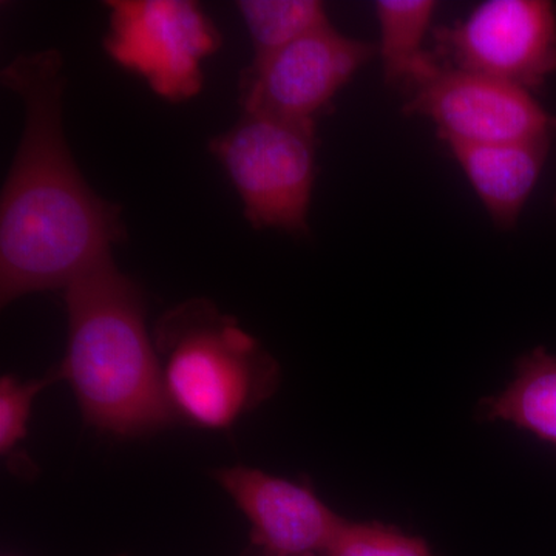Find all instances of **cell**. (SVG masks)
<instances>
[{
	"label": "cell",
	"mask_w": 556,
	"mask_h": 556,
	"mask_svg": "<svg viewBox=\"0 0 556 556\" xmlns=\"http://www.w3.org/2000/svg\"><path fill=\"white\" fill-rule=\"evenodd\" d=\"M2 84L24 101L25 129L0 201V300L65 289L112 260L119 207L83 178L62 127L65 78L56 50L21 54Z\"/></svg>",
	"instance_id": "obj_1"
},
{
	"label": "cell",
	"mask_w": 556,
	"mask_h": 556,
	"mask_svg": "<svg viewBox=\"0 0 556 556\" xmlns=\"http://www.w3.org/2000/svg\"><path fill=\"white\" fill-rule=\"evenodd\" d=\"M554 203H555V208H556V195H555V199H554Z\"/></svg>",
	"instance_id": "obj_16"
},
{
	"label": "cell",
	"mask_w": 556,
	"mask_h": 556,
	"mask_svg": "<svg viewBox=\"0 0 556 556\" xmlns=\"http://www.w3.org/2000/svg\"><path fill=\"white\" fill-rule=\"evenodd\" d=\"M551 146L552 138L500 144L447 142L457 166L501 230L517 228L522 208L546 166Z\"/></svg>",
	"instance_id": "obj_10"
},
{
	"label": "cell",
	"mask_w": 556,
	"mask_h": 556,
	"mask_svg": "<svg viewBox=\"0 0 556 556\" xmlns=\"http://www.w3.org/2000/svg\"><path fill=\"white\" fill-rule=\"evenodd\" d=\"M321 556H433L419 538L382 525H346Z\"/></svg>",
	"instance_id": "obj_14"
},
{
	"label": "cell",
	"mask_w": 556,
	"mask_h": 556,
	"mask_svg": "<svg viewBox=\"0 0 556 556\" xmlns=\"http://www.w3.org/2000/svg\"><path fill=\"white\" fill-rule=\"evenodd\" d=\"M375 10L383 79L388 86L407 93L417 80L437 65V58L424 49V42L437 13L438 2L379 0Z\"/></svg>",
	"instance_id": "obj_11"
},
{
	"label": "cell",
	"mask_w": 556,
	"mask_h": 556,
	"mask_svg": "<svg viewBox=\"0 0 556 556\" xmlns=\"http://www.w3.org/2000/svg\"><path fill=\"white\" fill-rule=\"evenodd\" d=\"M215 479L247 515L252 538L268 556H321L346 525L306 486L255 468H223Z\"/></svg>",
	"instance_id": "obj_9"
},
{
	"label": "cell",
	"mask_w": 556,
	"mask_h": 556,
	"mask_svg": "<svg viewBox=\"0 0 556 556\" xmlns=\"http://www.w3.org/2000/svg\"><path fill=\"white\" fill-rule=\"evenodd\" d=\"M237 7L254 43V58L268 56L329 25L324 3L316 0H243Z\"/></svg>",
	"instance_id": "obj_13"
},
{
	"label": "cell",
	"mask_w": 556,
	"mask_h": 556,
	"mask_svg": "<svg viewBox=\"0 0 556 556\" xmlns=\"http://www.w3.org/2000/svg\"><path fill=\"white\" fill-rule=\"evenodd\" d=\"M211 150L236 186L254 228L308 232L317 169L316 123L244 113Z\"/></svg>",
	"instance_id": "obj_4"
},
{
	"label": "cell",
	"mask_w": 556,
	"mask_h": 556,
	"mask_svg": "<svg viewBox=\"0 0 556 556\" xmlns=\"http://www.w3.org/2000/svg\"><path fill=\"white\" fill-rule=\"evenodd\" d=\"M433 39L441 64L529 91L556 72V7L547 0H486L434 28Z\"/></svg>",
	"instance_id": "obj_6"
},
{
	"label": "cell",
	"mask_w": 556,
	"mask_h": 556,
	"mask_svg": "<svg viewBox=\"0 0 556 556\" xmlns=\"http://www.w3.org/2000/svg\"><path fill=\"white\" fill-rule=\"evenodd\" d=\"M64 299L67 353L56 372L86 422L118 437L169 426L175 413L138 285L109 260L70 283Z\"/></svg>",
	"instance_id": "obj_2"
},
{
	"label": "cell",
	"mask_w": 556,
	"mask_h": 556,
	"mask_svg": "<svg viewBox=\"0 0 556 556\" xmlns=\"http://www.w3.org/2000/svg\"><path fill=\"white\" fill-rule=\"evenodd\" d=\"M405 98L404 112L430 119L445 144H500L556 134L555 116L532 91L439 61Z\"/></svg>",
	"instance_id": "obj_7"
},
{
	"label": "cell",
	"mask_w": 556,
	"mask_h": 556,
	"mask_svg": "<svg viewBox=\"0 0 556 556\" xmlns=\"http://www.w3.org/2000/svg\"><path fill=\"white\" fill-rule=\"evenodd\" d=\"M482 415L514 422L556 448V356L536 348L519 358L514 382L486 399Z\"/></svg>",
	"instance_id": "obj_12"
},
{
	"label": "cell",
	"mask_w": 556,
	"mask_h": 556,
	"mask_svg": "<svg viewBox=\"0 0 556 556\" xmlns=\"http://www.w3.org/2000/svg\"><path fill=\"white\" fill-rule=\"evenodd\" d=\"M155 348L167 401L193 426L228 430L276 391V361L208 300L167 311L156 324Z\"/></svg>",
	"instance_id": "obj_3"
},
{
	"label": "cell",
	"mask_w": 556,
	"mask_h": 556,
	"mask_svg": "<svg viewBox=\"0 0 556 556\" xmlns=\"http://www.w3.org/2000/svg\"><path fill=\"white\" fill-rule=\"evenodd\" d=\"M376 53L378 47L348 38L329 24L254 58L241 72V105L244 113L316 123Z\"/></svg>",
	"instance_id": "obj_8"
},
{
	"label": "cell",
	"mask_w": 556,
	"mask_h": 556,
	"mask_svg": "<svg viewBox=\"0 0 556 556\" xmlns=\"http://www.w3.org/2000/svg\"><path fill=\"white\" fill-rule=\"evenodd\" d=\"M104 49L164 100L186 101L203 87L201 62L219 49V35L199 3L189 0L108 2Z\"/></svg>",
	"instance_id": "obj_5"
},
{
	"label": "cell",
	"mask_w": 556,
	"mask_h": 556,
	"mask_svg": "<svg viewBox=\"0 0 556 556\" xmlns=\"http://www.w3.org/2000/svg\"><path fill=\"white\" fill-rule=\"evenodd\" d=\"M61 380L56 369L43 379L20 380L13 376L0 379V452L10 455L27 437L33 402L47 386Z\"/></svg>",
	"instance_id": "obj_15"
}]
</instances>
